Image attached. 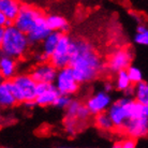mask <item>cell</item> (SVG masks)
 Listing matches in <instances>:
<instances>
[{
    "label": "cell",
    "instance_id": "6da1fadb",
    "mask_svg": "<svg viewBox=\"0 0 148 148\" xmlns=\"http://www.w3.org/2000/svg\"><path fill=\"white\" fill-rule=\"evenodd\" d=\"M81 85L92 83L108 70L106 62L91 42L83 38L72 39L71 61L69 64Z\"/></svg>",
    "mask_w": 148,
    "mask_h": 148
},
{
    "label": "cell",
    "instance_id": "7a4b0ae2",
    "mask_svg": "<svg viewBox=\"0 0 148 148\" xmlns=\"http://www.w3.org/2000/svg\"><path fill=\"white\" fill-rule=\"evenodd\" d=\"M0 47L1 55L10 56L21 60L29 52L31 44L28 36L15 25L0 28Z\"/></svg>",
    "mask_w": 148,
    "mask_h": 148
},
{
    "label": "cell",
    "instance_id": "3957f363",
    "mask_svg": "<svg viewBox=\"0 0 148 148\" xmlns=\"http://www.w3.org/2000/svg\"><path fill=\"white\" fill-rule=\"evenodd\" d=\"M144 104H142L132 97L123 96L113 101L106 113L114 122L115 130L121 131L129 119L144 116Z\"/></svg>",
    "mask_w": 148,
    "mask_h": 148
},
{
    "label": "cell",
    "instance_id": "277c9868",
    "mask_svg": "<svg viewBox=\"0 0 148 148\" xmlns=\"http://www.w3.org/2000/svg\"><path fill=\"white\" fill-rule=\"evenodd\" d=\"M37 84L29 73H18L13 79H10V86L18 104L36 100Z\"/></svg>",
    "mask_w": 148,
    "mask_h": 148
},
{
    "label": "cell",
    "instance_id": "5b68a950",
    "mask_svg": "<svg viewBox=\"0 0 148 148\" xmlns=\"http://www.w3.org/2000/svg\"><path fill=\"white\" fill-rule=\"evenodd\" d=\"M45 16L46 15H44L43 11L39 8L22 3L18 14L14 19V25L25 34H28L37 25V23Z\"/></svg>",
    "mask_w": 148,
    "mask_h": 148
},
{
    "label": "cell",
    "instance_id": "8992f818",
    "mask_svg": "<svg viewBox=\"0 0 148 148\" xmlns=\"http://www.w3.org/2000/svg\"><path fill=\"white\" fill-rule=\"evenodd\" d=\"M54 84L56 88L58 89L59 93L70 97L76 95L81 87V84L77 81V78L75 77L73 70L70 66L58 70Z\"/></svg>",
    "mask_w": 148,
    "mask_h": 148
},
{
    "label": "cell",
    "instance_id": "52a82bcc",
    "mask_svg": "<svg viewBox=\"0 0 148 148\" xmlns=\"http://www.w3.org/2000/svg\"><path fill=\"white\" fill-rule=\"evenodd\" d=\"M134 52L131 47H120L115 49L106 60V68L111 73H117L118 71L127 70L132 64Z\"/></svg>",
    "mask_w": 148,
    "mask_h": 148
},
{
    "label": "cell",
    "instance_id": "ba28073f",
    "mask_svg": "<svg viewBox=\"0 0 148 148\" xmlns=\"http://www.w3.org/2000/svg\"><path fill=\"white\" fill-rule=\"evenodd\" d=\"M71 43H72V38L68 34H61L59 42L49 58L52 64H54L58 70L68 67L70 64Z\"/></svg>",
    "mask_w": 148,
    "mask_h": 148
},
{
    "label": "cell",
    "instance_id": "9c48e42d",
    "mask_svg": "<svg viewBox=\"0 0 148 148\" xmlns=\"http://www.w3.org/2000/svg\"><path fill=\"white\" fill-rule=\"evenodd\" d=\"M112 103H113V98L111 92H108L102 88L91 93L86 99L85 102L92 116L108 112Z\"/></svg>",
    "mask_w": 148,
    "mask_h": 148
},
{
    "label": "cell",
    "instance_id": "30bf717a",
    "mask_svg": "<svg viewBox=\"0 0 148 148\" xmlns=\"http://www.w3.org/2000/svg\"><path fill=\"white\" fill-rule=\"evenodd\" d=\"M60 93L54 83H38L36 104L40 108L53 106V104Z\"/></svg>",
    "mask_w": 148,
    "mask_h": 148
},
{
    "label": "cell",
    "instance_id": "8fae6325",
    "mask_svg": "<svg viewBox=\"0 0 148 148\" xmlns=\"http://www.w3.org/2000/svg\"><path fill=\"white\" fill-rule=\"evenodd\" d=\"M121 132L135 140L148 136V117L144 115L141 117L129 119L123 126Z\"/></svg>",
    "mask_w": 148,
    "mask_h": 148
},
{
    "label": "cell",
    "instance_id": "7c38bea8",
    "mask_svg": "<svg viewBox=\"0 0 148 148\" xmlns=\"http://www.w3.org/2000/svg\"><path fill=\"white\" fill-rule=\"evenodd\" d=\"M58 73V69L51 61L38 62L30 70L29 74L37 83H54Z\"/></svg>",
    "mask_w": 148,
    "mask_h": 148
},
{
    "label": "cell",
    "instance_id": "4fadbf2b",
    "mask_svg": "<svg viewBox=\"0 0 148 148\" xmlns=\"http://www.w3.org/2000/svg\"><path fill=\"white\" fill-rule=\"evenodd\" d=\"M51 32H52V30L48 28L47 24H46V16H45L43 18H41L37 23V25L27 34L31 47L40 45Z\"/></svg>",
    "mask_w": 148,
    "mask_h": 148
},
{
    "label": "cell",
    "instance_id": "5bb4252c",
    "mask_svg": "<svg viewBox=\"0 0 148 148\" xmlns=\"http://www.w3.org/2000/svg\"><path fill=\"white\" fill-rule=\"evenodd\" d=\"M18 71V60L10 56L1 55L0 58V75L2 79L9 81L17 75Z\"/></svg>",
    "mask_w": 148,
    "mask_h": 148
},
{
    "label": "cell",
    "instance_id": "9a60e30c",
    "mask_svg": "<svg viewBox=\"0 0 148 148\" xmlns=\"http://www.w3.org/2000/svg\"><path fill=\"white\" fill-rule=\"evenodd\" d=\"M18 104L14 93L12 91L11 86H10V79L3 81L0 84V105L4 110L12 108Z\"/></svg>",
    "mask_w": 148,
    "mask_h": 148
},
{
    "label": "cell",
    "instance_id": "2e32d148",
    "mask_svg": "<svg viewBox=\"0 0 148 148\" xmlns=\"http://www.w3.org/2000/svg\"><path fill=\"white\" fill-rule=\"evenodd\" d=\"M46 24L52 31H59L62 34H67L70 29V25L66 17L59 14H47Z\"/></svg>",
    "mask_w": 148,
    "mask_h": 148
},
{
    "label": "cell",
    "instance_id": "e0dca14e",
    "mask_svg": "<svg viewBox=\"0 0 148 148\" xmlns=\"http://www.w3.org/2000/svg\"><path fill=\"white\" fill-rule=\"evenodd\" d=\"M61 34H62V32H59V31H52V32L43 40V42L41 43L40 51L47 57L48 59L51 58L52 54L54 53V51H55L56 46H57V44H58V42H59V40H60Z\"/></svg>",
    "mask_w": 148,
    "mask_h": 148
},
{
    "label": "cell",
    "instance_id": "ac0fdd59",
    "mask_svg": "<svg viewBox=\"0 0 148 148\" xmlns=\"http://www.w3.org/2000/svg\"><path fill=\"white\" fill-rule=\"evenodd\" d=\"M21 7L22 3L19 0H0V12L13 22L18 14Z\"/></svg>",
    "mask_w": 148,
    "mask_h": 148
},
{
    "label": "cell",
    "instance_id": "d6986e66",
    "mask_svg": "<svg viewBox=\"0 0 148 148\" xmlns=\"http://www.w3.org/2000/svg\"><path fill=\"white\" fill-rule=\"evenodd\" d=\"M63 130L67 135L69 136H74L76 135L78 131H81L85 128V125L82 123L76 117H72V116H67L64 115V118L62 120Z\"/></svg>",
    "mask_w": 148,
    "mask_h": 148
},
{
    "label": "cell",
    "instance_id": "ffe728a7",
    "mask_svg": "<svg viewBox=\"0 0 148 148\" xmlns=\"http://www.w3.org/2000/svg\"><path fill=\"white\" fill-rule=\"evenodd\" d=\"M114 85L115 90H117L119 92H125L127 89H129L131 86H133L132 82L129 77V74L127 70L118 71L117 73H115L114 77Z\"/></svg>",
    "mask_w": 148,
    "mask_h": 148
},
{
    "label": "cell",
    "instance_id": "44dd1931",
    "mask_svg": "<svg viewBox=\"0 0 148 148\" xmlns=\"http://www.w3.org/2000/svg\"><path fill=\"white\" fill-rule=\"evenodd\" d=\"M93 123L96 126L97 129H99L102 132H111L113 130H115L114 122L111 119V117L108 116V114L105 113H101L96 116H93Z\"/></svg>",
    "mask_w": 148,
    "mask_h": 148
},
{
    "label": "cell",
    "instance_id": "7402d4cb",
    "mask_svg": "<svg viewBox=\"0 0 148 148\" xmlns=\"http://www.w3.org/2000/svg\"><path fill=\"white\" fill-rule=\"evenodd\" d=\"M134 99L144 105L148 104V82L142 81L134 85Z\"/></svg>",
    "mask_w": 148,
    "mask_h": 148
},
{
    "label": "cell",
    "instance_id": "603a6c76",
    "mask_svg": "<svg viewBox=\"0 0 148 148\" xmlns=\"http://www.w3.org/2000/svg\"><path fill=\"white\" fill-rule=\"evenodd\" d=\"M134 43L140 46H148V26L140 23L135 28V34L133 37Z\"/></svg>",
    "mask_w": 148,
    "mask_h": 148
},
{
    "label": "cell",
    "instance_id": "cb8c5ba5",
    "mask_svg": "<svg viewBox=\"0 0 148 148\" xmlns=\"http://www.w3.org/2000/svg\"><path fill=\"white\" fill-rule=\"evenodd\" d=\"M128 74H129V77L132 82V84L135 85L137 83H140V82L144 81V75H143V72L140 68H137L136 66H133V64H131L128 69Z\"/></svg>",
    "mask_w": 148,
    "mask_h": 148
},
{
    "label": "cell",
    "instance_id": "d4e9b609",
    "mask_svg": "<svg viewBox=\"0 0 148 148\" xmlns=\"http://www.w3.org/2000/svg\"><path fill=\"white\" fill-rule=\"evenodd\" d=\"M72 98L70 96H67V95H61L60 93L59 96L57 97V99L55 100L53 106L56 108L57 110H66L68 108V105L70 104Z\"/></svg>",
    "mask_w": 148,
    "mask_h": 148
},
{
    "label": "cell",
    "instance_id": "484cf974",
    "mask_svg": "<svg viewBox=\"0 0 148 148\" xmlns=\"http://www.w3.org/2000/svg\"><path fill=\"white\" fill-rule=\"evenodd\" d=\"M82 101L77 100V99H72L70 102V104L68 105V108L64 110V115L67 116H72V117H76L77 111L79 106L82 105Z\"/></svg>",
    "mask_w": 148,
    "mask_h": 148
},
{
    "label": "cell",
    "instance_id": "4316f807",
    "mask_svg": "<svg viewBox=\"0 0 148 148\" xmlns=\"http://www.w3.org/2000/svg\"><path fill=\"white\" fill-rule=\"evenodd\" d=\"M117 144H114V147L118 148H134L136 147V140L133 137L127 136L126 138H123L121 141L116 142Z\"/></svg>",
    "mask_w": 148,
    "mask_h": 148
},
{
    "label": "cell",
    "instance_id": "83f0119b",
    "mask_svg": "<svg viewBox=\"0 0 148 148\" xmlns=\"http://www.w3.org/2000/svg\"><path fill=\"white\" fill-rule=\"evenodd\" d=\"M102 89H104L105 91L108 92H113L115 90V85H114V82L111 81H105L102 84Z\"/></svg>",
    "mask_w": 148,
    "mask_h": 148
},
{
    "label": "cell",
    "instance_id": "f1b7e54d",
    "mask_svg": "<svg viewBox=\"0 0 148 148\" xmlns=\"http://www.w3.org/2000/svg\"><path fill=\"white\" fill-rule=\"evenodd\" d=\"M8 19H9V18H8L7 16H5L3 13H1V12H0V26H1V27H5Z\"/></svg>",
    "mask_w": 148,
    "mask_h": 148
},
{
    "label": "cell",
    "instance_id": "f546056e",
    "mask_svg": "<svg viewBox=\"0 0 148 148\" xmlns=\"http://www.w3.org/2000/svg\"><path fill=\"white\" fill-rule=\"evenodd\" d=\"M145 116H147L148 117V104L147 105H145Z\"/></svg>",
    "mask_w": 148,
    "mask_h": 148
}]
</instances>
